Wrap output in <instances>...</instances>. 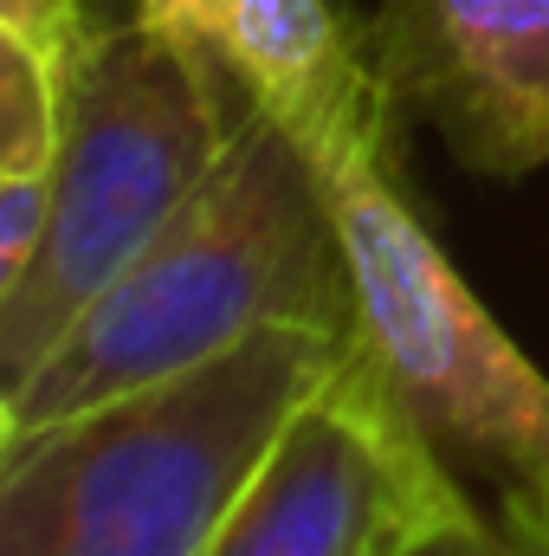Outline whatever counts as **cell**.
<instances>
[{"mask_svg": "<svg viewBox=\"0 0 549 556\" xmlns=\"http://www.w3.org/2000/svg\"><path fill=\"white\" fill-rule=\"evenodd\" d=\"M317 181L356 278V343L382 382L433 440L478 453L511 485H549V376L420 227L395 162H323Z\"/></svg>", "mask_w": 549, "mask_h": 556, "instance_id": "277c9868", "label": "cell"}, {"mask_svg": "<svg viewBox=\"0 0 549 556\" xmlns=\"http://www.w3.org/2000/svg\"><path fill=\"white\" fill-rule=\"evenodd\" d=\"M91 7L85 0H0V33L7 39H26L52 59H72V46L91 33Z\"/></svg>", "mask_w": 549, "mask_h": 556, "instance_id": "30bf717a", "label": "cell"}, {"mask_svg": "<svg viewBox=\"0 0 549 556\" xmlns=\"http://www.w3.org/2000/svg\"><path fill=\"white\" fill-rule=\"evenodd\" d=\"M401 556H537V551H531L511 525L498 531V525H485L472 505H459L452 518H439L433 531H420Z\"/></svg>", "mask_w": 549, "mask_h": 556, "instance_id": "8fae6325", "label": "cell"}, {"mask_svg": "<svg viewBox=\"0 0 549 556\" xmlns=\"http://www.w3.org/2000/svg\"><path fill=\"white\" fill-rule=\"evenodd\" d=\"M46 207H52V175L0 181V291L33 266L39 233H46Z\"/></svg>", "mask_w": 549, "mask_h": 556, "instance_id": "9c48e42d", "label": "cell"}, {"mask_svg": "<svg viewBox=\"0 0 549 556\" xmlns=\"http://www.w3.org/2000/svg\"><path fill=\"white\" fill-rule=\"evenodd\" d=\"M356 337L278 324L0 446V556H214L291 415Z\"/></svg>", "mask_w": 549, "mask_h": 556, "instance_id": "7a4b0ae2", "label": "cell"}, {"mask_svg": "<svg viewBox=\"0 0 549 556\" xmlns=\"http://www.w3.org/2000/svg\"><path fill=\"white\" fill-rule=\"evenodd\" d=\"M65 137V59L0 33V181L52 175Z\"/></svg>", "mask_w": 549, "mask_h": 556, "instance_id": "ba28073f", "label": "cell"}, {"mask_svg": "<svg viewBox=\"0 0 549 556\" xmlns=\"http://www.w3.org/2000/svg\"><path fill=\"white\" fill-rule=\"evenodd\" d=\"M459 505L439 440L356 343L278 433L214 556H401Z\"/></svg>", "mask_w": 549, "mask_h": 556, "instance_id": "5b68a950", "label": "cell"}, {"mask_svg": "<svg viewBox=\"0 0 549 556\" xmlns=\"http://www.w3.org/2000/svg\"><path fill=\"white\" fill-rule=\"evenodd\" d=\"M505 525L537 556H549V485H505Z\"/></svg>", "mask_w": 549, "mask_h": 556, "instance_id": "7c38bea8", "label": "cell"}, {"mask_svg": "<svg viewBox=\"0 0 549 556\" xmlns=\"http://www.w3.org/2000/svg\"><path fill=\"white\" fill-rule=\"evenodd\" d=\"M278 324L356 337V278L310 155L266 111H246L194 201L0 395V446L155 389Z\"/></svg>", "mask_w": 549, "mask_h": 556, "instance_id": "6da1fadb", "label": "cell"}, {"mask_svg": "<svg viewBox=\"0 0 549 556\" xmlns=\"http://www.w3.org/2000/svg\"><path fill=\"white\" fill-rule=\"evenodd\" d=\"M149 26L207 59L253 111L323 162L388 155V78L369 33L356 39L330 0H137Z\"/></svg>", "mask_w": 549, "mask_h": 556, "instance_id": "52a82bcc", "label": "cell"}, {"mask_svg": "<svg viewBox=\"0 0 549 556\" xmlns=\"http://www.w3.org/2000/svg\"><path fill=\"white\" fill-rule=\"evenodd\" d=\"M369 52L465 168H549V0H382Z\"/></svg>", "mask_w": 549, "mask_h": 556, "instance_id": "8992f818", "label": "cell"}, {"mask_svg": "<svg viewBox=\"0 0 549 556\" xmlns=\"http://www.w3.org/2000/svg\"><path fill=\"white\" fill-rule=\"evenodd\" d=\"M253 104L181 39L91 20L65 59V137L33 266L0 291V395L20 389L78 311L194 201Z\"/></svg>", "mask_w": 549, "mask_h": 556, "instance_id": "3957f363", "label": "cell"}]
</instances>
